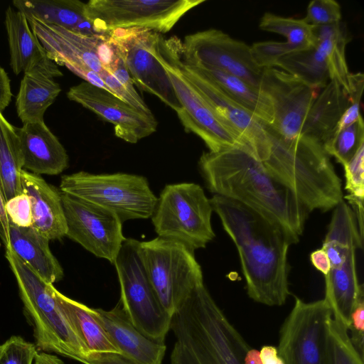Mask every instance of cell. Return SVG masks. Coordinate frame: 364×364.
I'll return each mask as SVG.
<instances>
[{
	"label": "cell",
	"mask_w": 364,
	"mask_h": 364,
	"mask_svg": "<svg viewBox=\"0 0 364 364\" xmlns=\"http://www.w3.org/2000/svg\"><path fill=\"white\" fill-rule=\"evenodd\" d=\"M181 56L188 66L220 70L259 88L263 69L255 62L250 46L220 30L208 29L186 36Z\"/></svg>",
	"instance_id": "13"
},
{
	"label": "cell",
	"mask_w": 364,
	"mask_h": 364,
	"mask_svg": "<svg viewBox=\"0 0 364 364\" xmlns=\"http://www.w3.org/2000/svg\"><path fill=\"white\" fill-rule=\"evenodd\" d=\"M349 103L346 91L336 81L330 80L314 101L301 134L316 139L323 145L335 132Z\"/></svg>",
	"instance_id": "25"
},
{
	"label": "cell",
	"mask_w": 364,
	"mask_h": 364,
	"mask_svg": "<svg viewBox=\"0 0 364 364\" xmlns=\"http://www.w3.org/2000/svg\"><path fill=\"white\" fill-rule=\"evenodd\" d=\"M1 349H2V344L0 345V352H1Z\"/></svg>",
	"instance_id": "51"
},
{
	"label": "cell",
	"mask_w": 364,
	"mask_h": 364,
	"mask_svg": "<svg viewBox=\"0 0 364 364\" xmlns=\"http://www.w3.org/2000/svg\"><path fill=\"white\" fill-rule=\"evenodd\" d=\"M50 74L41 70L23 73L16 99L17 115L23 124L41 122L61 88Z\"/></svg>",
	"instance_id": "28"
},
{
	"label": "cell",
	"mask_w": 364,
	"mask_h": 364,
	"mask_svg": "<svg viewBox=\"0 0 364 364\" xmlns=\"http://www.w3.org/2000/svg\"><path fill=\"white\" fill-rule=\"evenodd\" d=\"M259 354L262 364H284V362L278 355L277 348L274 346H262Z\"/></svg>",
	"instance_id": "48"
},
{
	"label": "cell",
	"mask_w": 364,
	"mask_h": 364,
	"mask_svg": "<svg viewBox=\"0 0 364 364\" xmlns=\"http://www.w3.org/2000/svg\"><path fill=\"white\" fill-rule=\"evenodd\" d=\"M5 200L0 189V239L6 249L10 247L9 228L10 220L6 213ZM1 246V242H0Z\"/></svg>",
	"instance_id": "45"
},
{
	"label": "cell",
	"mask_w": 364,
	"mask_h": 364,
	"mask_svg": "<svg viewBox=\"0 0 364 364\" xmlns=\"http://www.w3.org/2000/svg\"><path fill=\"white\" fill-rule=\"evenodd\" d=\"M205 0H91L84 14L104 35L117 29L167 33L188 11Z\"/></svg>",
	"instance_id": "11"
},
{
	"label": "cell",
	"mask_w": 364,
	"mask_h": 364,
	"mask_svg": "<svg viewBox=\"0 0 364 364\" xmlns=\"http://www.w3.org/2000/svg\"><path fill=\"white\" fill-rule=\"evenodd\" d=\"M364 144L363 118L333 133L323 144L328 156H333L341 165L346 164Z\"/></svg>",
	"instance_id": "36"
},
{
	"label": "cell",
	"mask_w": 364,
	"mask_h": 364,
	"mask_svg": "<svg viewBox=\"0 0 364 364\" xmlns=\"http://www.w3.org/2000/svg\"><path fill=\"white\" fill-rule=\"evenodd\" d=\"M343 166L346 178L344 196L354 212L360 234L363 237L364 144Z\"/></svg>",
	"instance_id": "35"
},
{
	"label": "cell",
	"mask_w": 364,
	"mask_h": 364,
	"mask_svg": "<svg viewBox=\"0 0 364 364\" xmlns=\"http://www.w3.org/2000/svg\"><path fill=\"white\" fill-rule=\"evenodd\" d=\"M213 210L236 246L248 296L267 306H281L290 294L287 234L253 209L213 195Z\"/></svg>",
	"instance_id": "1"
},
{
	"label": "cell",
	"mask_w": 364,
	"mask_h": 364,
	"mask_svg": "<svg viewBox=\"0 0 364 364\" xmlns=\"http://www.w3.org/2000/svg\"><path fill=\"white\" fill-rule=\"evenodd\" d=\"M50 290L61 310L76 333L91 353H114L120 354L107 333L97 320L93 311L86 305L75 301L50 285Z\"/></svg>",
	"instance_id": "29"
},
{
	"label": "cell",
	"mask_w": 364,
	"mask_h": 364,
	"mask_svg": "<svg viewBox=\"0 0 364 364\" xmlns=\"http://www.w3.org/2000/svg\"><path fill=\"white\" fill-rule=\"evenodd\" d=\"M361 96V94L349 96L350 103L343 113L335 132L348 127L362 118L360 114Z\"/></svg>",
	"instance_id": "43"
},
{
	"label": "cell",
	"mask_w": 364,
	"mask_h": 364,
	"mask_svg": "<svg viewBox=\"0 0 364 364\" xmlns=\"http://www.w3.org/2000/svg\"><path fill=\"white\" fill-rule=\"evenodd\" d=\"M10 65L16 75L33 70H43L53 77L62 72L51 60L36 36L32 31L26 16L19 10L9 6L5 13Z\"/></svg>",
	"instance_id": "21"
},
{
	"label": "cell",
	"mask_w": 364,
	"mask_h": 364,
	"mask_svg": "<svg viewBox=\"0 0 364 364\" xmlns=\"http://www.w3.org/2000/svg\"><path fill=\"white\" fill-rule=\"evenodd\" d=\"M331 308L325 299L305 302L295 297L279 331L278 355L284 364H328Z\"/></svg>",
	"instance_id": "12"
},
{
	"label": "cell",
	"mask_w": 364,
	"mask_h": 364,
	"mask_svg": "<svg viewBox=\"0 0 364 364\" xmlns=\"http://www.w3.org/2000/svg\"><path fill=\"white\" fill-rule=\"evenodd\" d=\"M199 168L214 195L237 201L279 225L292 244L302 235L309 212L247 149L204 152Z\"/></svg>",
	"instance_id": "2"
},
{
	"label": "cell",
	"mask_w": 364,
	"mask_h": 364,
	"mask_svg": "<svg viewBox=\"0 0 364 364\" xmlns=\"http://www.w3.org/2000/svg\"><path fill=\"white\" fill-rule=\"evenodd\" d=\"M356 250H352L343 263L331 268L325 277V299L329 304L333 318L348 328L351 311L360 296L364 294L356 271Z\"/></svg>",
	"instance_id": "27"
},
{
	"label": "cell",
	"mask_w": 364,
	"mask_h": 364,
	"mask_svg": "<svg viewBox=\"0 0 364 364\" xmlns=\"http://www.w3.org/2000/svg\"><path fill=\"white\" fill-rule=\"evenodd\" d=\"M12 97L10 79L6 72L0 67V111L9 104Z\"/></svg>",
	"instance_id": "47"
},
{
	"label": "cell",
	"mask_w": 364,
	"mask_h": 364,
	"mask_svg": "<svg viewBox=\"0 0 364 364\" xmlns=\"http://www.w3.org/2000/svg\"><path fill=\"white\" fill-rule=\"evenodd\" d=\"M34 364H65L64 362L56 355L46 352L37 353Z\"/></svg>",
	"instance_id": "49"
},
{
	"label": "cell",
	"mask_w": 364,
	"mask_h": 364,
	"mask_svg": "<svg viewBox=\"0 0 364 364\" xmlns=\"http://www.w3.org/2000/svg\"><path fill=\"white\" fill-rule=\"evenodd\" d=\"M244 364H262L259 351L250 348L245 356Z\"/></svg>",
	"instance_id": "50"
},
{
	"label": "cell",
	"mask_w": 364,
	"mask_h": 364,
	"mask_svg": "<svg viewBox=\"0 0 364 364\" xmlns=\"http://www.w3.org/2000/svg\"><path fill=\"white\" fill-rule=\"evenodd\" d=\"M251 53L256 64L261 68H274L277 61L283 55L299 50L285 42L263 41L250 46Z\"/></svg>",
	"instance_id": "40"
},
{
	"label": "cell",
	"mask_w": 364,
	"mask_h": 364,
	"mask_svg": "<svg viewBox=\"0 0 364 364\" xmlns=\"http://www.w3.org/2000/svg\"><path fill=\"white\" fill-rule=\"evenodd\" d=\"M13 4L26 16L35 17L75 33L90 36H106L97 31L85 17V3L80 1L14 0Z\"/></svg>",
	"instance_id": "26"
},
{
	"label": "cell",
	"mask_w": 364,
	"mask_h": 364,
	"mask_svg": "<svg viewBox=\"0 0 364 364\" xmlns=\"http://www.w3.org/2000/svg\"><path fill=\"white\" fill-rule=\"evenodd\" d=\"M182 43L176 38L165 39L159 34L152 53L166 71L181 105L178 117L186 131L203 139L209 151L240 147L245 142L211 109L184 77L181 63Z\"/></svg>",
	"instance_id": "6"
},
{
	"label": "cell",
	"mask_w": 364,
	"mask_h": 364,
	"mask_svg": "<svg viewBox=\"0 0 364 364\" xmlns=\"http://www.w3.org/2000/svg\"><path fill=\"white\" fill-rule=\"evenodd\" d=\"M171 364H244L250 348L212 298L198 285L171 318Z\"/></svg>",
	"instance_id": "3"
},
{
	"label": "cell",
	"mask_w": 364,
	"mask_h": 364,
	"mask_svg": "<svg viewBox=\"0 0 364 364\" xmlns=\"http://www.w3.org/2000/svg\"><path fill=\"white\" fill-rule=\"evenodd\" d=\"M158 36V33L141 28L117 29L109 32L108 40L134 83L177 113L181 105L166 71L152 53Z\"/></svg>",
	"instance_id": "14"
},
{
	"label": "cell",
	"mask_w": 364,
	"mask_h": 364,
	"mask_svg": "<svg viewBox=\"0 0 364 364\" xmlns=\"http://www.w3.org/2000/svg\"><path fill=\"white\" fill-rule=\"evenodd\" d=\"M37 353L35 343L20 336H11L2 344L0 364H33Z\"/></svg>",
	"instance_id": "38"
},
{
	"label": "cell",
	"mask_w": 364,
	"mask_h": 364,
	"mask_svg": "<svg viewBox=\"0 0 364 364\" xmlns=\"http://www.w3.org/2000/svg\"><path fill=\"white\" fill-rule=\"evenodd\" d=\"M275 67L317 90L323 89L330 81L324 58L314 46L283 55L277 61Z\"/></svg>",
	"instance_id": "33"
},
{
	"label": "cell",
	"mask_w": 364,
	"mask_h": 364,
	"mask_svg": "<svg viewBox=\"0 0 364 364\" xmlns=\"http://www.w3.org/2000/svg\"><path fill=\"white\" fill-rule=\"evenodd\" d=\"M348 328L332 317L329 326L328 364H363L362 358L353 346Z\"/></svg>",
	"instance_id": "37"
},
{
	"label": "cell",
	"mask_w": 364,
	"mask_h": 364,
	"mask_svg": "<svg viewBox=\"0 0 364 364\" xmlns=\"http://www.w3.org/2000/svg\"><path fill=\"white\" fill-rule=\"evenodd\" d=\"M213 208L202 187L194 183L166 185L151 216L155 232L193 250L204 248L215 235Z\"/></svg>",
	"instance_id": "7"
},
{
	"label": "cell",
	"mask_w": 364,
	"mask_h": 364,
	"mask_svg": "<svg viewBox=\"0 0 364 364\" xmlns=\"http://www.w3.org/2000/svg\"><path fill=\"white\" fill-rule=\"evenodd\" d=\"M259 27L262 31L284 36L286 41L298 50L313 46L311 26L303 18L283 17L267 12L262 16Z\"/></svg>",
	"instance_id": "34"
},
{
	"label": "cell",
	"mask_w": 364,
	"mask_h": 364,
	"mask_svg": "<svg viewBox=\"0 0 364 364\" xmlns=\"http://www.w3.org/2000/svg\"><path fill=\"white\" fill-rule=\"evenodd\" d=\"M69 100L81 105L114 125L115 136L134 144L156 132L153 114L140 112L109 92L85 81L71 87Z\"/></svg>",
	"instance_id": "19"
},
{
	"label": "cell",
	"mask_w": 364,
	"mask_h": 364,
	"mask_svg": "<svg viewBox=\"0 0 364 364\" xmlns=\"http://www.w3.org/2000/svg\"><path fill=\"white\" fill-rule=\"evenodd\" d=\"M20 178L23 193L31 200L32 227L49 240L65 236L67 225L61 193L39 175L24 169Z\"/></svg>",
	"instance_id": "23"
},
{
	"label": "cell",
	"mask_w": 364,
	"mask_h": 364,
	"mask_svg": "<svg viewBox=\"0 0 364 364\" xmlns=\"http://www.w3.org/2000/svg\"><path fill=\"white\" fill-rule=\"evenodd\" d=\"M65 236L114 264L124 237L122 222L112 211L61 192Z\"/></svg>",
	"instance_id": "15"
},
{
	"label": "cell",
	"mask_w": 364,
	"mask_h": 364,
	"mask_svg": "<svg viewBox=\"0 0 364 364\" xmlns=\"http://www.w3.org/2000/svg\"><path fill=\"white\" fill-rule=\"evenodd\" d=\"M348 330L353 346L364 358V294L359 297L351 311Z\"/></svg>",
	"instance_id": "42"
},
{
	"label": "cell",
	"mask_w": 364,
	"mask_h": 364,
	"mask_svg": "<svg viewBox=\"0 0 364 364\" xmlns=\"http://www.w3.org/2000/svg\"><path fill=\"white\" fill-rule=\"evenodd\" d=\"M23 156L16 127L0 111V189L5 202L23 193L21 172Z\"/></svg>",
	"instance_id": "32"
},
{
	"label": "cell",
	"mask_w": 364,
	"mask_h": 364,
	"mask_svg": "<svg viewBox=\"0 0 364 364\" xmlns=\"http://www.w3.org/2000/svg\"><path fill=\"white\" fill-rule=\"evenodd\" d=\"M313 46L321 53L326 61L330 80L338 82L348 94L350 92L348 70L345 50L348 41L346 29L341 22L312 26Z\"/></svg>",
	"instance_id": "30"
},
{
	"label": "cell",
	"mask_w": 364,
	"mask_h": 364,
	"mask_svg": "<svg viewBox=\"0 0 364 364\" xmlns=\"http://www.w3.org/2000/svg\"><path fill=\"white\" fill-rule=\"evenodd\" d=\"M310 260L313 266L324 276L329 273L331 268L330 260L322 247L311 253Z\"/></svg>",
	"instance_id": "46"
},
{
	"label": "cell",
	"mask_w": 364,
	"mask_h": 364,
	"mask_svg": "<svg viewBox=\"0 0 364 364\" xmlns=\"http://www.w3.org/2000/svg\"><path fill=\"white\" fill-rule=\"evenodd\" d=\"M86 364H134L120 354L114 353H91Z\"/></svg>",
	"instance_id": "44"
},
{
	"label": "cell",
	"mask_w": 364,
	"mask_h": 364,
	"mask_svg": "<svg viewBox=\"0 0 364 364\" xmlns=\"http://www.w3.org/2000/svg\"><path fill=\"white\" fill-rule=\"evenodd\" d=\"M23 169L41 175H58L68 166V155L63 144L44 121L16 128Z\"/></svg>",
	"instance_id": "22"
},
{
	"label": "cell",
	"mask_w": 364,
	"mask_h": 364,
	"mask_svg": "<svg viewBox=\"0 0 364 364\" xmlns=\"http://www.w3.org/2000/svg\"><path fill=\"white\" fill-rule=\"evenodd\" d=\"M49 241L32 226L22 228L10 223L9 248L43 280L53 284L64 274L50 249Z\"/></svg>",
	"instance_id": "24"
},
{
	"label": "cell",
	"mask_w": 364,
	"mask_h": 364,
	"mask_svg": "<svg viewBox=\"0 0 364 364\" xmlns=\"http://www.w3.org/2000/svg\"><path fill=\"white\" fill-rule=\"evenodd\" d=\"M5 207L11 223L22 228L33 225L31 200L26 193L18 194L6 201Z\"/></svg>",
	"instance_id": "41"
},
{
	"label": "cell",
	"mask_w": 364,
	"mask_h": 364,
	"mask_svg": "<svg viewBox=\"0 0 364 364\" xmlns=\"http://www.w3.org/2000/svg\"><path fill=\"white\" fill-rule=\"evenodd\" d=\"M264 127L270 146L260 162L309 213L328 211L343 200L341 181L320 142L303 134L286 139L268 124Z\"/></svg>",
	"instance_id": "4"
},
{
	"label": "cell",
	"mask_w": 364,
	"mask_h": 364,
	"mask_svg": "<svg viewBox=\"0 0 364 364\" xmlns=\"http://www.w3.org/2000/svg\"><path fill=\"white\" fill-rule=\"evenodd\" d=\"M139 250L161 304L172 316L191 292L203 283L194 250L181 242L161 237L139 242Z\"/></svg>",
	"instance_id": "9"
},
{
	"label": "cell",
	"mask_w": 364,
	"mask_h": 364,
	"mask_svg": "<svg viewBox=\"0 0 364 364\" xmlns=\"http://www.w3.org/2000/svg\"><path fill=\"white\" fill-rule=\"evenodd\" d=\"M60 189L63 193L112 211L122 223L151 218L158 198L145 177L124 173L94 174L79 171L64 175Z\"/></svg>",
	"instance_id": "8"
},
{
	"label": "cell",
	"mask_w": 364,
	"mask_h": 364,
	"mask_svg": "<svg viewBox=\"0 0 364 364\" xmlns=\"http://www.w3.org/2000/svg\"><path fill=\"white\" fill-rule=\"evenodd\" d=\"M5 256L16 280L24 314L33 327L37 349L86 364L90 353L53 295L52 284L43 280L11 248L6 249Z\"/></svg>",
	"instance_id": "5"
},
{
	"label": "cell",
	"mask_w": 364,
	"mask_h": 364,
	"mask_svg": "<svg viewBox=\"0 0 364 364\" xmlns=\"http://www.w3.org/2000/svg\"><path fill=\"white\" fill-rule=\"evenodd\" d=\"M304 21L312 26H328L340 23L341 10L333 0H314L309 2Z\"/></svg>",
	"instance_id": "39"
},
{
	"label": "cell",
	"mask_w": 364,
	"mask_h": 364,
	"mask_svg": "<svg viewBox=\"0 0 364 364\" xmlns=\"http://www.w3.org/2000/svg\"><path fill=\"white\" fill-rule=\"evenodd\" d=\"M259 89L273 108V122L269 126L286 139L301 135L318 90L275 68H263Z\"/></svg>",
	"instance_id": "18"
},
{
	"label": "cell",
	"mask_w": 364,
	"mask_h": 364,
	"mask_svg": "<svg viewBox=\"0 0 364 364\" xmlns=\"http://www.w3.org/2000/svg\"><path fill=\"white\" fill-rule=\"evenodd\" d=\"M194 68L210 77L232 100L262 122L268 125L272 124L274 115L271 102L259 88L220 70Z\"/></svg>",
	"instance_id": "31"
},
{
	"label": "cell",
	"mask_w": 364,
	"mask_h": 364,
	"mask_svg": "<svg viewBox=\"0 0 364 364\" xmlns=\"http://www.w3.org/2000/svg\"><path fill=\"white\" fill-rule=\"evenodd\" d=\"M139 242L126 239L114 261L122 309L132 324L149 338L164 342L171 318L161 304L143 265Z\"/></svg>",
	"instance_id": "10"
},
{
	"label": "cell",
	"mask_w": 364,
	"mask_h": 364,
	"mask_svg": "<svg viewBox=\"0 0 364 364\" xmlns=\"http://www.w3.org/2000/svg\"><path fill=\"white\" fill-rule=\"evenodd\" d=\"M93 311L120 355L134 364H162L166 350L164 342L153 341L138 331L120 302L109 311L94 308Z\"/></svg>",
	"instance_id": "20"
},
{
	"label": "cell",
	"mask_w": 364,
	"mask_h": 364,
	"mask_svg": "<svg viewBox=\"0 0 364 364\" xmlns=\"http://www.w3.org/2000/svg\"><path fill=\"white\" fill-rule=\"evenodd\" d=\"M181 67L184 77L213 112L245 142L255 158L262 161L270 146L264 123L198 70L185 65L182 60Z\"/></svg>",
	"instance_id": "17"
},
{
	"label": "cell",
	"mask_w": 364,
	"mask_h": 364,
	"mask_svg": "<svg viewBox=\"0 0 364 364\" xmlns=\"http://www.w3.org/2000/svg\"><path fill=\"white\" fill-rule=\"evenodd\" d=\"M26 18L51 60L65 66L85 82L112 93L100 76L104 68L98 57L100 43L107 35H85L35 17Z\"/></svg>",
	"instance_id": "16"
}]
</instances>
